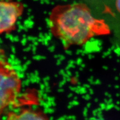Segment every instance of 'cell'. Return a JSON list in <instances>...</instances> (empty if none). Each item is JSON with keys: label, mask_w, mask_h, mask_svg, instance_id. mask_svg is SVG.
<instances>
[{"label": "cell", "mask_w": 120, "mask_h": 120, "mask_svg": "<svg viewBox=\"0 0 120 120\" xmlns=\"http://www.w3.org/2000/svg\"><path fill=\"white\" fill-rule=\"evenodd\" d=\"M49 26L65 48L82 46L92 38L108 32L104 22L94 17L89 8L82 3L55 7L50 15Z\"/></svg>", "instance_id": "1"}, {"label": "cell", "mask_w": 120, "mask_h": 120, "mask_svg": "<svg viewBox=\"0 0 120 120\" xmlns=\"http://www.w3.org/2000/svg\"><path fill=\"white\" fill-rule=\"evenodd\" d=\"M22 86L20 76L1 50L0 59V112L1 115L8 108L17 105Z\"/></svg>", "instance_id": "2"}, {"label": "cell", "mask_w": 120, "mask_h": 120, "mask_svg": "<svg viewBox=\"0 0 120 120\" xmlns=\"http://www.w3.org/2000/svg\"><path fill=\"white\" fill-rule=\"evenodd\" d=\"M0 10V33L1 34L10 33L16 29L18 18L23 13L24 5L19 2L1 0Z\"/></svg>", "instance_id": "3"}, {"label": "cell", "mask_w": 120, "mask_h": 120, "mask_svg": "<svg viewBox=\"0 0 120 120\" xmlns=\"http://www.w3.org/2000/svg\"><path fill=\"white\" fill-rule=\"evenodd\" d=\"M6 120H50L45 112L39 109L25 108L19 112L7 113Z\"/></svg>", "instance_id": "4"}, {"label": "cell", "mask_w": 120, "mask_h": 120, "mask_svg": "<svg viewBox=\"0 0 120 120\" xmlns=\"http://www.w3.org/2000/svg\"><path fill=\"white\" fill-rule=\"evenodd\" d=\"M116 6L117 11L120 13V0H116Z\"/></svg>", "instance_id": "5"}, {"label": "cell", "mask_w": 120, "mask_h": 120, "mask_svg": "<svg viewBox=\"0 0 120 120\" xmlns=\"http://www.w3.org/2000/svg\"></svg>", "instance_id": "6"}]
</instances>
